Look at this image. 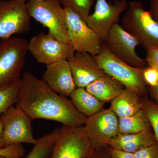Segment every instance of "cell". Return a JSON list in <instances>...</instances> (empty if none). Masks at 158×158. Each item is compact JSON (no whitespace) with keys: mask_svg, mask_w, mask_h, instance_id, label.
Listing matches in <instances>:
<instances>
[{"mask_svg":"<svg viewBox=\"0 0 158 158\" xmlns=\"http://www.w3.org/2000/svg\"><path fill=\"white\" fill-rule=\"evenodd\" d=\"M21 80L15 104L31 119L52 120L71 127L85 124L87 116L77 110L71 101L59 95L43 80L28 72Z\"/></svg>","mask_w":158,"mask_h":158,"instance_id":"cell-1","label":"cell"},{"mask_svg":"<svg viewBox=\"0 0 158 158\" xmlns=\"http://www.w3.org/2000/svg\"><path fill=\"white\" fill-rule=\"evenodd\" d=\"M94 57L105 73L120 82L125 88L140 96L146 94L147 85L143 74L144 68L133 67L118 59L111 52L105 44L102 43L99 53Z\"/></svg>","mask_w":158,"mask_h":158,"instance_id":"cell-2","label":"cell"},{"mask_svg":"<svg viewBox=\"0 0 158 158\" xmlns=\"http://www.w3.org/2000/svg\"><path fill=\"white\" fill-rule=\"evenodd\" d=\"M123 27L145 49L158 47V22L142 3L133 1L122 19Z\"/></svg>","mask_w":158,"mask_h":158,"instance_id":"cell-3","label":"cell"},{"mask_svg":"<svg viewBox=\"0 0 158 158\" xmlns=\"http://www.w3.org/2000/svg\"><path fill=\"white\" fill-rule=\"evenodd\" d=\"M27 7L31 18L48 28V33L56 39L69 44L65 11L59 0L27 2Z\"/></svg>","mask_w":158,"mask_h":158,"instance_id":"cell-4","label":"cell"},{"mask_svg":"<svg viewBox=\"0 0 158 158\" xmlns=\"http://www.w3.org/2000/svg\"><path fill=\"white\" fill-rule=\"evenodd\" d=\"M28 42L21 37H10L0 42V86L20 79L28 51Z\"/></svg>","mask_w":158,"mask_h":158,"instance_id":"cell-5","label":"cell"},{"mask_svg":"<svg viewBox=\"0 0 158 158\" xmlns=\"http://www.w3.org/2000/svg\"><path fill=\"white\" fill-rule=\"evenodd\" d=\"M94 151L84 126L63 125L48 158H86Z\"/></svg>","mask_w":158,"mask_h":158,"instance_id":"cell-6","label":"cell"},{"mask_svg":"<svg viewBox=\"0 0 158 158\" xmlns=\"http://www.w3.org/2000/svg\"><path fill=\"white\" fill-rule=\"evenodd\" d=\"M64 9L69 44L75 52L98 55L102 44L101 40L76 12L68 8Z\"/></svg>","mask_w":158,"mask_h":158,"instance_id":"cell-7","label":"cell"},{"mask_svg":"<svg viewBox=\"0 0 158 158\" xmlns=\"http://www.w3.org/2000/svg\"><path fill=\"white\" fill-rule=\"evenodd\" d=\"M28 48L38 63L46 65L67 60L75 53L70 44L59 40L48 32L40 33L31 38Z\"/></svg>","mask_w":158,"mask_h":158,"instance_id":"cell-8","label":"cell"},{"mask_svg":"<svg viewBox=\"0 0 158 158\" xmlns=\"http://www.w3.org/2000/svg\"><path fill=\"white\" fill-rule=\"evenodd\" d=\"M0 119L6 146L22 143L34 145L37 142L33 135L32 119L21 109L13 106L1 115Z\"/></svg>","mask_w":158,"mask_h":158,"instance_id":"cell-9","label":"cell"},{"mask_svg":"<svg viewBox=\"0 0 158 158\" xmlns=\"http://www.w3.org/2000/svg\"><path fill=\"white\" fill-rule=\"evenodd\" d=\"M31 18L24 1H0V38L6 39L28 32Z\"/></svg>","mask_w":158,"mask_h":158,"instance_id":"cell-10","label":"cell"},{"mask_svg":"<svg viewBox=\"0 0 158 158\" xmlns=\"http://www.w3.org/2000/svg\"><path fill=\"white\" fill-rule=\"evenodd\" d=\"M85 131L94 150L107 146L118 133V118L110 109L102 110L87 117Z\"/></svg>","mask_w":158,"mask_h":158,"instance_id":"cell-11","label":"cell"},{"mask_svg":"<svg viewBox=\"0 0 158 158\" xmlns=\"http://www.w3.org/2000/svg\"><path fill=\"white\" fill-rule=\"evenodd\" d=\"M106 40L109 50L118 59L133 67L144 68L145 59L139 56L135 51L140 44L123 27L118 23L114 25Z\"/></svg>","mask_w":158,"mask_h":158,"instance_id":"cell-12","label":"cell"},{"mask_svg":"<svg viewBox=\"0 0 158 158\" xmlns=\"http://www.w3.org/2000/svg\"><path fill=\"white\" fill-rule=\"evenodd\" d=\"M128 8L126 0H114L113 3L97 0L94 11L89 15L86 22L102 41L106 40L110 30L118 23L120 15Z\"/></svg>","mask_w":158,"mask_h":158,"instance_id":"cell-13","label":"cell"},{"mask_svg":"<svg viewBox=\"0 0 158 158\" xmlns=\"http://www.w3.org/2000/svg\"><path fill=\"white\" fill-rule=\"evenodd\" d=\"M77 87L85 88L106 73L100 67L94 56L76 52L68 59Z\"/></svg>","mask_w":158,"mask_h":158,"instance_id":"cell-14","label":"cell"},{"mask_svg":"<svg viewBox=\"0 0 158 158\" xmlns=\"http://www.w3.org/2000/svg\"><path fill=\"white\" fill-rule=\"evenodd\" d=\"M43 80L54 91L69 96L77 88L68 60H62L47 65Z\"/></svg>","mask_w":158,"mask_h":158,"instance_id":"cell-15","label":"cell"},{"mask_svg":"<svg viewBox=\"0 0 158 158\" xmlns=\"http://www.w3.org/2000/svg\"><path fill=\"white\" fill-rule=\"evenodd\" d=\"M156 142L155 137L152 129L136 134L118 133L110 140L108 145L113 149L134 153Z\"/></svg>","mask_w":158,"mask_h":158,"instance_id":"cell-16","label":"cell"},{"mask_svg":"<svg viewBox=\"0 0 158 158\" xmlns=\"http://www.w3.org/2000/svg\"><path fill=\"white\" fill-rule=\"evenodd\" d=\"M85 88L90 94L105 102L112 101L125 89L121 83L107 74Z\"/></svg>","mask_w":158,"mask_h":158,"instance_id":"cell-17","label":"cell"},{"mask_svg":"<svg viewBox=\"0 0 158 158\" xmlns=\"http://www.w3.org/2000/svg\"><path fill=\"white\" fill-rule=\"evenodd\" d=\"M141 106L140 96L135 92L125 88L111 101L110 109L120 118L135 114L141 110Z\"/></svg>","mask_w":158,"mask_h":158,"instance_id":"cell-18","label":"cell"},{"mask_svg":"<svg viewBox=\"0 0 158 158\" xmlns=\"http://www.w3.org/2000/svg\"><path fill=\"white\" fill-rule=\"evenodd\" d=\"M69 97L77 110L87 117L101 111L106 103L90 94L85 88L77 87Z\"/></svg>","mask_w":158,"mask_h":158,"instance_id":"cell-19","label":"cell"},{"mask_svg":"<svg viewBox=\"0 0 158 158\" xmlns=\"http://www.w3.org/2000/svg\"><path fill=\"white\" fill-rule=\"evenodd\" d=\"M147 116L142 109L127 117L118 118V133L133 134L152 129Z\"/></svg>","mask_w":158,"mask_h":158,"instance_id":"cell-20","label":"cell"},{"mask_svg":"<svg viewBox=\"0 0 158 158\" xmlns=\"http://www.w3.org/2000/svg\"><path fill=\"white\" fill-rule=\"evenodd\" d=\"M60 131V128L56 129L49 134L37 139L33 148L24 158H48Z\"/></svg>","mask_w":158,"mask_h":158,"instance_id":"cell-21","label":"cell"},{"mask_svg":"<svg viewBox=\"0 0 158 158\" xmlns=\"http://www.w3.org/2000/svg\"><path fill=\"white\" fill-rule=\"evenodd\" d=\"M22 80L0 86V115L14 106L17 101Z\"/></svg>","mask_w":158,"mask_h":158,"instance_id":"cell-22","label":"cell"},{"mask_svg":"<svg viewBox=\"0 0 158 158\" xmlns=\"http://www.w3.org/2000/svg\"><path fill=\"white\" fill-rule=\"evenodd\" d=\"M64 8L71 9L81 16L85 21L90 15L94 0H59Z\"/></svg>","mask_w":158,"mask_h":158,"instance_id":"cell-23","label":"cell"},{"mask_svg":"<svg viewBox=\"0 0 158 158\" xmlns=\"http://www.w3.org/2000/svg\"><path fill=\"white\" fill-rule=\"evenodd\" d=\"M141 109L150 122L158 145V104L146 98H141Z\"/></svg>","mask_w":158,"mask_h":158,"instance_id":"cell-24","label":"cell"},{"mask_svg":"<svg viewBox=\"0 0 158 158\" xmlns=\"http://www.w3.org/2000/svg\"><path fill=\"white\" fill-rule=\"evenodd\" d=\"M133 154L134 158H158L157 143L141 148Z\"/></svg>","mask_w":158,"mask_h":158,"instance_id":"cell-25","label":"cell"},{"mask_svg":"<svg viewBox=\"0 0 158 158\" xmlns=\"http://www.w3.org/2000/svg\"><path fill=\"white\" fill-rule=\"evenodd\" d=\"M143 77L146 85L149 87L156 86L158 83V72L152 67H148L143 69Z\"/></svg>","mask_w":158,"mask_h":158,"instance_id":"cell-26","label":"cell"},{"mask_svg":"<svg viewBox=\"0 0 158 158\" xmlns=\"http://www.w3.org/2000/svg\"><path fill=\"white\" fill-rule=\"evenodd\" d=\"M146 64L158 72V47H154L146 50Z\"/></svg>","mask_w":158,"mask_h":158,"instance_id":"cell-27","label":"cell"},{"mask_svg":"<svg viewBox=\"0 0 158 158\" xmlns=\"http://www.w3.org/2000/svg\"><path fill=\"white\" fill-rule=\"evenodd\" d=\"M18 154V148L15 145H9L0 149V155L9 158H16Z\"/></svg>","mask_w":158,"mask_h":158,"instance_id":"cell-28","label":"cell"},{"mask_svg":"<svg viewBox=\"0 0 158 158\" xmlns=\"http://www.w3.org/2000/svg\"><path fill=\"white\" fill-rule=\"evenodd\" d=\"M110 153L111 158H134V154L132 153L112 148L110 149Z\"/></svg>","mask_w":158,"mask_h":158,"instance_id":"cell-29","label":"cell"},{"mask_svg":"<svg viewBox=\"0 0 158 158\" xmlns=\"http://www.w3.org/2000/svg\"><path fill=\"white\" fill-rule=\"evenodd\" d=\"M149 11L153 18L158 22V0H150Z\"/></svg>","mask_w":158,"mask_h":158,"instance_id":"cell-30","label":"cell"},{"mask_svg":"<svg viewBox=\"0 0 158 158\" xmlns=\"http://www.w3.org/2000/svg\"><path fill=\"white\" fill-rule=\"evenodd\" d=\"M149 90L152 96L156 102L158 104V83L156 86L149 87Z\"/></svg>","mask_w":158,"mask_h":158,"instance_id":"cell-31","label":"cell"},{"mask_svg":"<svg viewBox=\"0 0 158 158\" xmlns=\"http://www.w3.org/2000/svg\"><path fill=\"white\" fill-rule=\"evenodd\" d=\"M3 127L2 123L0 119V149L6 147L4 143V139L3 135Z\"/></svg>","mask_w":158,"mask_h":158,"instance_id":"cell-32","label":"cell"},{"mask_svg":"<svg viewBox=\"0 0 158 158\" xmlns=\"http://www.w3.org/2000/svg\"><path fill=\"white\" fill-rule=\"evenodd\" d=\"M23 1H24V2H33V1H39V0H23Z\"/></svg>","mask_w":158,"mask_h":158,"instance_id":"cell-33","label":"cell"},{"mask_svg":"<svg viewBox=\"0 0 158 158\" xmlns=\"http://www.w3.org/2000/svg\"><path fill=\"white\" fill-rule=\"evenodd\" d=\"M0 158H9L7 157V156H6L2 155H0Z\"/></svg>","mask_w":158,"mask_h":158,"instance_id":"cell-34","label":"cell"},{"mask_svg":"<svg viewBox=\"0 0 158 158\" xmlns=\"http://www.w3.org/2000/svg\"><path fill=\"white\" fill-rule=\"evenodd\" d=\"M86 158H91V157H90V156Z\"/></svg>","mask_w":158,"mask_h":158,"instance_id":"cell-35","label":"cell"}]
</instances>
